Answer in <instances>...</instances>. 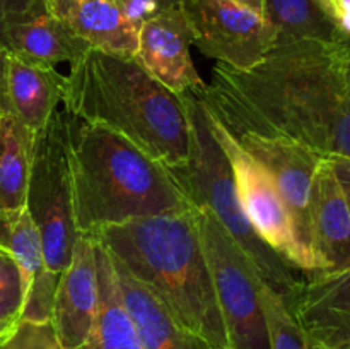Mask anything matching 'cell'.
I'll return each mask as SVG.
<instances>
[{"label":"cell","mask_w":350,"mask_h":349,"mask_svg":"<svg viewBox=\"0 0 350 349\" xmlns=\"http://www.w3.org/2000/svg\"><path fill=\"white\" fill-rule=\"evenodd\" d=\"M345 38L275 41L248 70L217 64L212 81L191 92L232 135L289 137L323 157L350 159Z\"/></svg>","instance_id":"obj_1"},{"label":"cell","mask_w":350,"mask_h":349,"mask_svg":"<svg viewBox=\"0 0 350 349\" xmlns=\"http://www.w3.org/2000/svg\"><path fill=\"white\" fill-rule=\"evenodd\" d=\"M89 236L144 284L188 334L208 349H229L195 207L130 219Z\"/></svg>","instance_id":"obj_2"},{"label":"cell","mask_w":350,"mask_h":349,"mask_svg":"<svg viewBox=\"0 0 350 349\" xmlns=\"http://www.w3.org/2000/svg\"><path fill=\"white\" fill-rule=\"evenodd\" d=\"M62 108L108 127L166 168L188 157L190 120L183 96L150 77L135 58L85 51L65 75Z\"/></svg>","instance_id":"obj_3"},{"label":"cell","mask_w":350,"mask_h":349,"mask_svg":"<svg viewBox=\"0 0 350 349\" xmlns=\"http://www.w3.org/2000/svg\"><path fill=\"white\" fill-rule=\"evenodd\" d=\"M74 214L79 235L193 209L163 163L120 133L68 115Z\"/></svg>","instance_id":"obj_4"},{"label":"cell","mask_w":350,"mask_h":349,"mask_svg":"<svg viewBox=\"0 0 350 349\" xmlns=\"http://www.w3.org/2000/svg\"><path fill=\"white\" fill-rule=\"evenodd\" d=\"M183 101L190 120V151L185 163L167 168L193 207H207L234 242L248 253L262 279L287 303L310 274L296 269L260 240L245 216L231 164L212 133L207 113L195 92H185Z\"/></svg>","instance_id":"obj_5"},{"label":"cell","mask_w":350,"mask_h":349,"mask_svg":"<svg viewBox=\"0 0 350 349\" xmlns=\"http://www.w3.org/2000/svg\"><path fill=\"white\" fill-rule=\"evenodd\" d=\"M26 209L40 231L46 267L60 276L70 263L79 238L68 159V116L64 108L34 132Z\"/></svg>","instance_id":"obj_6"},{"label":"cell","mask_w":350,"mask_h":349,"mask_svg":"<svg viewBox=\"0 0 350 349\" xmlns=\"http://www.w3.org/2000/svg\"><path fill=\"white\" fill-rule=\"evenodd\" d=\"M202 248L224 322L229 349H270L260 303L262 276L207 207H195Z\"/></svg>","instance_id":"obj_7"},{"label":"cell","mask_w":350,"mask_h":349,"mask_svg":"<svg viewBox=\"0 0 350 349\" xmlns=\"http://www.w3.org/2000/svg\"><path fill=\"white\" fill-rule=\"evenodd\" d=\"M205 113L212 133L231 164L239 204L260 240L296 269L306 274L320 272L318 260L308 253L297 240L289 209L284 204L269 171L239 146L217 118L207 109Z\"/></svg>","instance_id":"obj_8"},{"label":"cell","mask_w":350,"mask_h":349,"mask_svg":"<svg viewBox=\"0 0 350 349\" xmlns=\"http://www.w3.org/2000/svg\"><path fill=\"white\" fill-rule=\"evenodd\" d=\"M183 10L195 47L234 70L252 68L277 41L275 26L265 16L234 0H187Z\"/></svg>","instance_id":"obj_9"},{"label":"cell","mask_w":350,"mask_h":349,"mask_svg":"<svg viewBox=\"0 0 350 349\" xmlns=\"http://www.w3.org/2000/svg\"><path fill=\"white\" fill-rule=\"evenodd\" d=\"M232 137L253 159L269 171L284 204L289 209L297 240L303 248L318 260L311 240L310 198L314 171L323 156L289 137L253 132L234 133Z\"/></svg>","instance_id":"obj_10"},{"label":"cell","mask_w":350,"mask_h":349,"mask_svg":"<svg viewBox=\"0 0 350 349\" xmlns=\"http://www.w3.org/2000/svg\"><path fill=\"white\" fill-rule=\"evenodd\" d=\"M191 44L193 34L183 5H173L140 24L133 58L164 88L185 94L205 84L191 60Z\"/></svg>","instance_id":"obj_11"},{"label":"cell","mask_w":350,"mask_h":349,"mask_svg":"<svg viewBox=\"0 0 350 349\" xmlns=\"http://www.w3.org/2000/svg\"><path fill=\"white\" fill-rule=\"evenodd\" d=\"M99 303L96 243L79 235L72 260L58 277L51 325L64 349H77L91 335Z\"/></svg>","instance_id":"obj_12"},{"label":"cell","mask_w":350,"mask_h":349,"mask_svg":"<svg viewBox=\"0 0 350 349\" xmlns=\"http://www.w3.org/2000/svg\"><path fill=\"white\" fill-rule=\"evenodd\" d=\"M286 305L318 349H350V269L310 274Z\"/></svg>","instance_id":"obj_13"},{"label":"cell","mask_w":350,"mask_h":349,"mask_svg":"<svg viewBox=\"0 0 350 349\" xmlns=\"http://www.w3.org/2000/svg\"><path fill=\"white\" fill-rule=\"evenodd\" d=\"M0 246L19 267L24 291L21 320L50 322L60 276L46 267L40 231L26 207L0 214Z\"/></svg>","instance_id":"obj_14"},{"label":"cell","mask_w":350,"mask_h":349,"mask_svg":"<svg viewBox=\"0 0 350 349\" xmlns=\"http://www.w3.org/2000/svg\"><path fill=\"white\" fill-rule=\"evenodd\" d=\"M310 219L321 272L350 269V212L330 157H321L314 171Z\"/></svg>","instance_id":"obj_15"},{"label":"cell","mask_w":350,"mask_h":349,"mask_svg":"<svg viewBox=\"0 0 350 349\" xmlns=\"http://www.w3.org/2000/svg\"><path fill=\"white\" fill-rule=\"evenodd\" d=\"M0 48L5 55L43 67L70 65L91 50L84 40L51 16L46 7L23 16L0 17Z\"/></svg>","instance_id":"obj_16"},{"label":"cell","mask_w":350,"mask_h":349,"mask_svg":"<svg viewBox=\"0 0 350 349\" xmlns=\"http://www.w3.org/2000/svg\"><path fill=\"white\" fill-rule=\"evenodd\" d=\"M53 17L91 48L118 57H135L139 27L120 0H44Z\"/></svg>","instance_id":"obj_17"},{"label":"cell","mask_w":350,"mask_h":349,"mask_svg":"<svg viewBox=\"0 0 350 349\" xmlns=\"http://www.w3.org/2000/svg\"><path fill=\"white\" fill-rule=\"evenodd\" d=\"M111 262L120 298L144 349H208L204 342L188 334L166 307L122 263L113 257Z\"/></svg>","instance_id":"obj_18"},{"label":"cell","mask_w":350,"mask_h":349,"mask_svg":"<svg viewBox=\"0 0 350 349\" xmlns=\"http://www.w3.org/2000/svg\"><path fill=\"white\" fill-rule=\"evenodd\" d=\"M64 79L55 67L7 55L5 112L12 113L31 132L50 120L64 99Z\"/></svg>","instance_id":"obj_19"},{"label":"cell","mask_w":350,"mask_h":349,"mask_svg":"<svg viewBox=\"0 0 350 349\" xmlns=\"http://www.w3.org/2000/svg\"><path fill=\"white\" fill-rule=\"evenodd\" d=\"M94 243L99 281L98 315L91 335L77 349H144L120 298L111 257L101 243L96 240Z\"/></svg>","instance_id":"obj_20"},{"label":"cell","mask_w":350,"mask_h":349,"mask_svg":"<svg viewBox=\"0 0 350 349\" xmlns=\"http://www.w3.org/2000/svg\"><path fill=\"white\" fill-rule=\"evenodd\" d=\"M33 139L12 113H0V214L26 207Z\"/></svg>","instance_id":"obj_21"},{"label":"cell","mask_w":350,"mask_h":349,"mask_svg":"<svg viewBox=\"0 0 350 349\" xmlns=\"http://www.w3.org/2000/svg\"><path fill=\"white\" fill-rule=\"evenodd\" d=\"M263 14L275 26L277 41L345 38L318 0H263Z\"/></svg>","instance_id":"obj_22"},{"label":"cell","mask_w":350,"mask_h":349,"mask_svg":"<svg viewBox=\"0 0 350 349\" xmlns=\"http://www.w3.org/2000/svg\"><path fill=\"white\" fill-rule=\"evenodd\" d=\"M260 303L265 315L270 349H318L287 308L284 298L265 281L260 284Z\"/></svg>","instance_id":"obj_23"},{"label":"cell","mask_w":350,"mask_h":349,"mask_svg":"<svg viewBox=\"0 0 350 349\" xmlns=\"http://www.w3.org/2000/svg\"><path fill=\"white\" fill-rule=\"evenodd\" d=\"M24 308L23 279L19 267L7 250L0 248V327L14 331Z\"/></svg>","instance_id":"obj_24"},{"label":"cell","mask_w":350,"mask_h":349,"mask_svg":"<svg viewBox=\"0 0 350 349\" xmlns=\"http://www.w3.org/2000/svg\"><path fill=\"white\" fill-rule=\"evenodd\" d=\"M0 349H64L51 322L21 320Z\"/></svg>","instance_id":"obj_25"},{"label":"cell","mask_w":350,"mask_h":349,"mask_svg":"<svg viewBox=\"0 0 350 349\" xmlns=\"http://www.w3.org/2000/svg\"><path fill=\"white\" fill-rule=\"evenodd\" d=\"M126 17L140 27L144 21L150 19L152 16L164 10V5L161 0H120Z\"/></svg>","instance_id":"obj_26"},{"label":"cell","mask_w":350,"mask_h":349,"mask_svg":"<svg viewBox=\"0 0 350 349\" xmlns=\"http://www.w3.org/2000/svg\"><path fill=\"white\" fill-rule=\"evenodd\" d=\"M44 7V0H0V17L23 16Z\"/></svg>","instance_id":"obj_27"},{"label":"cell","mask_w":350,"mask_h":349,"mask_svg":"<svg viewBox=\"0 0 350 349\" xmlns=\"http://www.w3.org/2000/svg\"><path fill=\"white\" fill-rule=\"evenodd\" d=\"M334 164V170L337 173L338 181H340V187L344 190L345 201H347V207L350 212V159H344V157H334L332 159Z\"/></svg>","instance_id":"obj_28"},{"label":"cell","mask_w":350,"mask_h":349,"mask_svg":"<svg viewBox=\"0 0 350 349\" xmlns=\"http://www.w3.org/2000/svg\"><path fill=\"white\" fill-rule=\"evenodd\" d=\"M5 68H7V55L0 48V113L5 112Z\"/></svg>","instance_id":"obj_29"},{"label":"cell","mask_w":350,"mask_h":349,"mask_svg":"<svg viewBox=\"0 0 350 349\" xmlns=\"http://www.w3.org/2000/svg\"><path fill=\"white\" fill-rule=\"evenodd\" d=\"M335 23H337L340 33L344 34V36L350 38V12H345L342 14V16H338L337 19H335Z\"/></svg>","instance_id":"obj_30"},{"label":"cell","mask_w":350,"mask_h":349,"mask_svg":"<svg viewBox=\"0 0 350 349\" xmlns=\"http://www.w3.org/2000/svg\"><path fill=\"white\" fill-rule=\"evenodd\" d=\"M234 2L241 3V5L248 7V9L255 10V12L265 16V14H263V0H234Z\"/></svg>","instance_id":"obj_31"},{"label":"cell","mask_w":350,"mask_h":349,"mask_svg":"<svg viewBox=\"0 0 350 349\" xmlns=\"http://www.w3.org/2000/svg\"><path fill=\"white\" fill-rule=\"evenodd\" d=\"M164 5V9H167V7H173V5H183L187 0H161Z\"/></svg>","instance_id":"obj_32"},{"label":"cell","mask_w":350,"mask_h":349,"mask_svg":"<svg viewBox=\"0 0 350 349\" xmlns=\"http://www.w3.org/2000/svg\"><path fill=\"white\" fill-rule=\"evenodd\" d=\"M14 331H7V328H2L0 327V346L3 344V342L7 341V339L10 337V334H12Z\"/></svg>","instance_id":"obj_33"},{"label":"cell","mask_w":350,"mask_h":349,"mask_svg":"<svg viewBox=\"0 0 350 349\" xmlns=\"http://www.w3.org/2000/svg\"><path fill=\"white\" fill-rule=\"evenodd\" d=\"M345 47H347V65H349V77H350V38H345Z\"/></svg>","instance_id":"obj_34"},{"label":"cell","mask_w":350,"mask_h":349,"mask_svg":"<svg viewBox=\"0 0 350 349\" xmlns=\"http://www.w3.org/2000/svg\"><path fill=\"white\" fill-rule=\"evenodd\" d=\"M318 2H320L321 5H323L325 9H327V12H328V7H330L332 3H335V2H337V0H318Z\"/></svg>","instance_id":"obj_35"},{"label":"cell","mask_w":350,"mask_h":349,"mask_svg":"<svg viewBox=\"0 0 350 349\" xmlns=\"http://www.w3.org/2000/svg\"><path fill=\"white\" fill-rule=\"evenodd\" d=\"M0 248H2V246H0ZM3 250H5V248H3Z\"/></svg>","instance_id":"obj_36"}]
</instances>
